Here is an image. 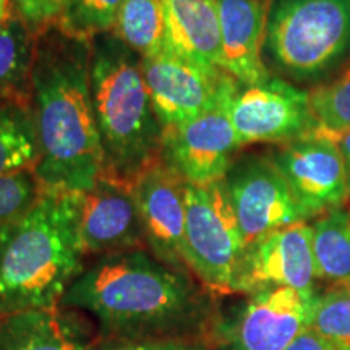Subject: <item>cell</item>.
Returning <instances> with one entry per match:
<instances>
[{"instance_id": "cell-1", "label": "cell", "mask_w": 350, "mask_h": 350, "mask_svg": "<svg viewBox=\"0 0 350 350\" xmlns=\"http://www.w3.org/2000/svg\"><path fill=\"white\" fill-rule=\"evenodd\" d=\"M213 299L190 271L135 248L85 262L59 306L90 318L100 342L209 339Z\"/></svg>"}, {"instance_id": "cell-2", "label": "cell", "mask_w": 350, "mask_h": 350, "mask_svg": "<svg viewBox=\"0 0 350 350\" xmlns=\"http://www.w3.org/2000/svg\"><path fill=\"white\" fill-rule=\"evenodd\" d=\"M90 39L52 26L36 36L31 112L39 144L34 167L42 188L85 191L103 174L91 96Z\"/></svg>"}, {"instance_id": "cell-3", "label": "cell", "mask_w": 350, "mask_h": 350, "mask_svg": "<svg viewBox=\"0 0 350 350\" xmlns=\"http://www.w3.org/2000/svg\"><path fill=\"white\" fill-rule=\"evenodd\" d=\"M78 195L42 188L28 211L0 227V317L57 308L80 275Z\"/></svg>"}, {"instance_id": "cell-4", "label": "cell", "mask_w": 350, "mask_h": 350, "mask_svg": "<svg viewBox=\"0 0 350 350\" xmlns=\"http://www.w3.org/2000/svg\"><path fill=\"white\" fill-rule=\"evenodd\" d=\"M91 51V96L103 152V174L124 183L161 159L163 126L143 75V57L111 33Z\"/></svg>"}, {"instance_id": "cell-5", "label": "cell", "mask_w": 350, "mask_h": 350, "mask_svg": "<svg viewBox=\"0 0 350 350\" xmlns=\"http://www.w3.org/2000/svg\"><path fill=\"white\" fill-rule=\"evenodd\" d=\"M262 54L275 77L325 81L350 59V0H273Z\"/></svg>"}, {"instance_id": "cell-6", "label": "cell", "mask_w": 350, "mask_h": 350, "mask_svg": "<svg viewBox=\"0 0 350 350\" xmlns=\"http://www.w3.org/2000/svg\"><path fill=\"white\" fill-rule=\"evenodd\" d=\"M185 261L213 297L234 294L245 243L224 178L185 185Z\"/></svg>"}, {"instance_id": "cell-7", "label": "cell", "mask_w": 350, "mask_h": 350, "mask_svg": "<svg viewBox=\"0 0 350 350\" xmlns=\"http://www.w3.org/2000/svg\"><path fill=\"white\" fill-rule=\"evenodd\" d=\"M314 297L291 287L255 292L230 318H214L209 340L214 350H286L310 327Z\"/></svg>"}, {"instance_id": "cell-8", "label": "cell", "mask_w": 350, "mask_h": 350, "mask_svg": "<svg viewBox=\"0 0 350 350\" xmlns=\"http://www.w3.org/2000/svg\"><path fill=\"white\" fill-rule=\"evenodd\" d=\"M224 182L245 247L269 232L306 221L271 151L237 156Z\"/></svg>"}, {"instance_id": "cell-9", "label": "cell", "mask_w": 350, "mask_h": 350, "mask_svg": "<svg viewBox=\"0 0 350 350\" xmlns=\"http://www.w3.org/2000/svg\"><path fill=\"white\" fill-rule=\"evenodd\" d=\"M229 116L242 148L250 144L282 146L318 129L308 91L275 75L258 85L239 83L230 98Z\"/></svg>"}, {"instance_id": "cell-10", "label": "cell", "mask_w": 350, "mask_h": 350, "mask_svg": "<svg viewBox=\"0 0 350 350\" xmlns=\"http://www.w3.org/2000/svg\"><path fill=\"white\" fill-rule=\"evenodd\" d=\"M143 75L163 131L209 111L237 83L222 68L204 67L169 47L143 57Z\"/></svg>"}, {"instance_id": "cell-11", "label": "cell", "mask_w": 350, "mask_h": 350, "mask_svg": "<svg viewBox=\"0 0 350 350\" xmlns=\"http://www.w3.org/2000/svg\"><path fill=\"white\" fill-rule=\"evenodd\" d=\"M237 86L239 81L200 117L163 131L161 161L185 183L209 185L222 180L242 150L229 116Z\"/></svg>"}, {"instance_id": "cell-12", "label": "cell", "mask_w": 350, "mask_h": 350, "mask_svg": "<svg viewBox=\"0 0 350 350\" xmlns=\"http://www.w3.org/2000/svg\"><path fill=\"white\" fill-rule=\"evenodd\" d=\"M312 224L297 222L262 235L243 248L234 278V294L291 287L314 294Z\"/></svg>"}, {"instance_id": "cell-13", "label": "cell", "mask_w": 350, "mask_h": 350, "mask_svg": "<svg viewBox=\"0 0 350 350\" xmlns=\"http://www.w3.org/2000/svg\"><path fill=\"white\" fill-rule=\"evenodd\" d=\"M271 152L306 219L321 216L349 201L342 156L319 129Z\"/></svg>"}, {"instance_id": "cell-14", "label": "cell", "mask_w": 350, "mask_h": 350, "mask_svg": "<svg viewBox=\"0 0 350 350\" xmlns=\"http://www.w3.org/2000/svg\"><path fill=\"white\" fill-rule=\"evenodd\" d=\"M185 185L161 159L131 183L144 247L159 261L180 271H190L185 261Z\"/></svg>"}, {"instance_id": "cell-15", "label": "cell", "mask_w": 350, "mask_h": 350, "mask_svg": "<svg viewBox=\"0 0 350 350\" xmlns=\"http://www.w3.org/2000/svg\"><path fill=\"white\" fill-rule=\"evenodd\" d=\"M78 230L86 258L146 248L131 185L106 175L78 195Z\"/></svg>"}, {"instance_id": "cell-16", "label": "cell", "mask_w": 350, "mask_h": 350, "mask_svg": "<svg viewBox=\"0 0 350 350\" xmlns=\"http://www.w3.org/2000/svg\"><path fill=\"white\" fill-rule=\"evenodd\" d=\"M271 3L273 0H217L221 67L243 86L273 77L262 54Z\"/></svg>"}, {"instance_id": "cell-17", "label": "cell", "mask_w": 350, "mask_h": 350, "mask_svg": "<svg viewBox=\"0 0 350 350\" xmlns=\"http://www.w3.org/2000/svg\"><path fill=\"white\" fill-rule=\"evenodd\" d=\"M90 318L67 308L26 310L0 317V350H99Z\"/></svg>"}, {"instance_id": "cell-18", "label": "cell", "mask_w": 350, "mask_h": 350, "mask_svg": "<svg viewBox=\"0 0 350 350\" xmlns=\"http://www.w3.org/2000/svg\"><path fill=\"white\" fill-rule=\"evenodd\" d=\"M165 47L196 64L222 68L217 0H163Z\"/></svg>"}, {"instance_id": "cell-19", "label": "cell", "mask_w": 350, "mask_h": 350, "mask_svg": "<svg viewBox=\"0 0 350 350\" xmlns=\"http://www.w3.org/2000/svg\"><path fill=\"white\" fill-rule=\"evenodd\" d=\"M36 34L13 8L0 21V99L31 103Z\"/></svg>"}, {"instance_id": "cell-20", "label": "cell", "mask_w": 350, "mask_h": 350, "mask_svg": "<svg viewBox=\"0 0 350 350\" xmlns=\"http://www.w3.org/2000/svg\"><path fill=\"white\" fill-rule=\"evenodd\" d=\"M317 279L350 286V206L331 209L312 224Z\"/></svg>"}, {"instance_id": "cell-21", "label": "cell", "mask_w": 350, "mask_h": 350, "mask_svg": "<svg viewBox=\"0 0 350 350\" xmlns=\"http://www.w3.org/2000/svg\"><path fill=\"white\" fill-rule=\"evenodd\" d=\"M39 144L29 104L5 103L0 107V175L34 169Z\"/></svg>"}, {"instance_id": "cell-22", "label": "cell", "mask_w": 350, "mask_h": 350, "mask_svg": "<svg viewBox=\"0 0 350 350\" xmlns=\"http://www.w3.org/2000/svg\"><path fill=\"white\" fill-rule=\"evenodd\" d=\"M113 34L142 57L165 47L163 0H124Z\"/></svg>"}, {"instance_id": "cell-23", "label": "cell", "mask_w": 350, "mask_h": 350, "mask_svg": "<svg viewBox=\"0 0 350 350\" xmlns=\"http://www.w3.org/2000/svg\"><path fill=\"white\" fill-rule=\"evenodd\" d=\"M308 98L319 129L350 130V59L329 78L313 86Z\"/></svg>"}, {"instance_id": "cell-24", "label": "cell", "mask_w": 350, "mask_h": 350, "mask_svg": "<svg viewBox=\"0 0 350 350\" xmlns=\"http://www.w3.org/2000/svg\"><path fill=\"white\" fill-rule=\"evenodd\" d=\"M310 327L336 350H350V286H332L314 297Z\"/></svg>"}, {"instance_id": "cell-25", "label": "cell", "mask_w": 350, "mask_h": 350, "mask_svg": "<svg viewBox=\"0 0 350 350\" xmlns=\"http://www.w3.org/2000/svg\"><path fill=\"white\" fill-rule=\"evenodd\" d=\"M124 0H68L59 28L72 36L90 39L113 31Z\"/></svg>"}, {"instance_id": "cell-26", "label": "cell", "mask_w": 350, "mask_h": 350, "mask_svg": "<svg viewBox=\"0 0 350 350\" xmlns=\"http://www.w3.org/2000/svg\"><path fill=\"white\" fill-rule=\"evenodd\" d=\"M41 191L42 185L34 169L0 175V227L28 211Z\"/></svg>"}, {"instance_id": "cell-27", "label": "cell", "mask_w": 350, "mask_h": 350, "mask_svg": "<svg viewBox=\"0 0 350 350\" xmlns=\"http://www.w3.org/2000/svg\"><path fill=\"white\" fill-rule=\"evenodd\" d=\"M68 0H10L12 8L36 34L59 25Z\"/></svg>"}, {"instance_id": "cell-28", "label": "cell", "mask_w": 350, "mask_h": 350, "mask_svg": "<svg viewBox=\"0 0 350 350\" xmlns=\"http://www.w3.org/2000/svg\"><path fill=\"white\" fill-rule=\"evenodd\" d=\"M99 350H214V347L208 338H190L111 340V342H100Z\"/></svg>"}, {"instance_id": "cell-29", "label": "cell", "mask_w": 350, "mask_h": 350, "mask_svg": "<svg viewBox=\"0 0 350 350\" xmlns=\"http://www.w3.org/2000/svg\"><path fill=\"white\" fill-rule=\"evenodd\" d=\"M286 350H336L332 345L321 338L318 332H314L312 327L305 329L301 334H299L294 342Z\"/></svg>"}, {"instance_id": "cell-30", "label": "cell", "mask_w": 350, "mask_h": 350, "mask_svg": "<svg viewBox=\"0 0 350 350\" xmlns=\"http://www.w3.org/2000/svg\"><path fill=\"white\" fill-rule=\"evenodd\" d=\"M319 130H321L323 133H326L327 137L336 143V146L339 148L340 156H342V161H344V167H345V178H347V191H349V203H350V130H342V131H327L323 129Z\"/></svg>"}, {"instance_id": "cell-31", "label": "cell", "mask_w": 350, "mask_h": 350, "mask_svg": "<svg viewBox=\"0 0 350 350\" xmlns=\"http://www.w3.org/2000/svg\"><path fill=\"white\" fill-rule=\"evenodd\" d=\"M10 8H12L10 0H0V21L5 18L7 13L10 12Z\"/></svg>"}, {"instance_id": "cell-32", "label": "cell", "mask_w": 350, "mask_h": 350, "mask_svg": "<svg viewBox=\"0 0 350 350\" xmlns=\"http://www.w3.org/2000/svg\"><path fill=\"white\" fill-rule=\"evenodd\" d=\"M7 103V100H3V99H0V107H2L3 106V104H5Z\"/></svg>"}]
</instances>
